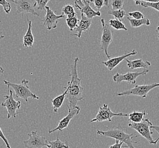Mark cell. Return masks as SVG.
<instances>
[{
    "label": "cell",
    "instance_id": "obj_28",
    "mask_svg": "<svg viewBox=\"0 0 159 148\" xmlns=\"http://www.w3.org/2000/svg\"><path fill=\"white\" fill-rule=\"evenodd\" d=\"M89 1L94 4L98 11H100L103 7H109V0H89Z\"/></svg>",
    "mask_w": 159,
    "mask_h": 148
},
{
    "label": "cell",
    "instance_id": "obj_32",
    "mask_svg": "<svg viewBox=\"0 0 159 148\" xmlns=\"http://www.w3.org/2000/svg\"><path fill=\"white\" fill-rule=\"evenodd\" d=\"M128 14L131 17L134 18V19H142V18L145 17L143 14L140 12H139V11H135V12H129L128 13Z\"/></svg>",
    "mask_w": 159,
    "mask_h": 148
},
{
    "label": "cell",
    "instance_id": "obj_23",
    "mask_svg": "<svg viewBox=\"0 0 159 148\" xmlns=\"http://www.w3.org/2000/svg\"><path fill=\"white\" fill-rule=\"evenodd\" d=\"M62 14L66 18H72L76 16V13L74 9V7L70 4L65 5L62 8Z\"/></svg>",
    "mask_w": 159,
    "mask_h": 148
},
{
    "label": "cell",
    "instance_id": "obj_13",
    "mask_svg": "<svg viewBox=\"0 0 159 148\" xmlns=\"http://www.w3.org/2000/svg\"><path fill=\"white\" fill-rule=\"evenodd\" d=\"M45 9L46 11V14L44 17V19L42 20L43 22V26H47V29L49 31L52 29H56L59 19L64 18L65 17L62 14L60 16L56 15L54 12L48 6L45 7Z\"/></svg>",
    "mask_w": 159,
    "mask_h": 148
},
{
    "label": "cell",
    "instance_id": "obj_38",
    "mask_svg": "<svg viewBox=\"0 0 159 148\" xmlns=\"http://www.w3.org/2000/svg\"><path fill=\"white\" fill-rule=\"evenodd\" d=\"M156 32H158V33H159V26H157V29H156ZM158 38H159V37H158Z\"/></svg>",
    "mask_w": 159,
    "mask_h": 148
},
{
    "label": "cell",
    "instance_id": "obj_15",
    "mask_svg": "<svg viewBox=\"0 0 159 148\" xmlns=\"http://www.w3.org/2000/svg\"><path fill=\"white\" fill-rule=\"evenodd\" d=\"M92 24V19L87 18L83 13L81 12V19L79 22V24L75 29L76 33L71 34L73 36H76L80 38L83 32H88L89 31L91 25Z\"/></svg>",
    "mask_w": 159,
    "mask_h": 148
},
{
    "label": "cell",
    "instance_id": "obj_22",
    "mask_svg": "<svg viewBox=\"0 0 159 148\" xmlns=\"http://www.w3.org/2000/svg\"><path fill=\"white\" fill-rule=\"evenodd\" d=\"M47 147L48 148H70L68 142L62 141L59 138V135H58L56 140L52 141H48Z\"/></svg>",
    "mask_w": 159,
    "mask_h": 148
},
{
    "label": "cell",
    "instance_id": "obj_36",
    "mask_svg": "<svg viewBox=\"0 0 159 148\" xmlns=\"http://www.w3.org/2000/svg\"><path fill=\"white\" fill-rule=\"evenodd\" d=\"M151 129L155 131L159 135V126H153V125H152L151 126Z\"/></svg>",
    "mask_w": 159,
    "mask_h": 148
},
{
    "label": "cell",
    "instance_id": "obj_10",
    "mask_svg": "<svg viewBox=\"0 0 159 148\" xmlns=\"http://www.w3.org/2000/svg\"><path fill=\"white\" fill-rule=\"evenodd\" d=\"M16 7V14L30 13L39 17L40 14L35 10L36 3L35 0H11Z\"/></svg>",
    "mask_w": 159,
    "mask_h": 148
},
{
    "label": "cell",
    "instance_id": "obj_9",
    "mask_svg": "<svg viewBox=\"0 0 159 148\" xmlns=\"http://www.w3.org/2000/svg\"><path fill=\"white\" fill-rule=\"evenodd\" d=\"M148 72V70H144L138 72H128L124 74L116 73L113 75V80L117 84L121 83L122 81H126L128 83L135 84L138 77L140 76L146 75Z\"/></svg>",
    "mask_w": 159,
    "mask_h": 148
},
{
    "label": "cell",
    "instance_id": "obj_14",
    "mask_svg": "<svg viewBox=\"0 0 159 148\" xmlns=\"http://www.w3.org/2000/svg\"><path fill=\"white\" fill-rule=\"evenodd\" d=\"M137 53L138 52L137 50H133L132 52L129 53H126L123 55H121L115 58H111L109 59L107 61L102 62V64L105 65V66L108 68L109 71H111L120 65L122 62L124 61L126 58H128L131 56L137 55Z\"/></svg>",
    "mask_w": 159,
    "mask_h": 148
},
{
    "label": "cell",
    "instance_id": "obj_19",
    "mask_svg": "<svg viewBox=\"0 0 159 148\" xmlns=\"http://www.w3.org/2000/svg\"><path fill=\"white\" fill-rule=\"evenodd\" d=\"M64 88L66 89V91L64 92V93L59 96L56 97L53 99L51 100V103L52 104L54 113L57 112L58 110H59L62 106L65 99H66V95L68 89L66 87H64Z\"/></svg>",
    "mask_w": 159,
    "mask_h": 148
},
{
    "label": "cell",
    "instance_id": "obj_30",
    "mask_svg": "<svg viewBox=\"0 0 159 148\" xmlns=\"http://www.w3.org/2000/svg\"><path fill=\"white\" fill-rule=\"evenodd\" d=\"M35 1L36 3L37 9L40 11H43V10H45V7L47 6V3L51 0H35Z\"/></svg>",
    "mask_w": 159,
    "mask_h": 148
},
{
    "label": "cell",
    "instance_id": "obj_24",
    "mask_svg": "<svg viewBox=\"0 0 159 148\" xmlns=\"http://www.w3.org/2000/svg\"><path fill=\"white\" fill-rule=\"evenodd\" d=\"M109 25L117 30H123L125 31H127V27L125 26L124 23L116 18L109 19Z\"/></svg>",
    "mask_w": 159,
    "mask_h": 148
},
{
    "label": "cell",
    "instance_id": "obj_26",
    "mask_svg": "<svg viewBox=\"0 0 159 148\" xmlns=\"http://www.w3.org/2000/svg\"><path fill=\"white\" fill-rule=\"evenodd\" d=\"M66 22L68 27L70 29V32H73L76 29L80 22V20L76 16L72 18H66Z\"/></svg>",
    "mask_w": 159,
    "mask_h": 148
},
{
    "label": "cell",
    "instance_id": "obj_34",
    "mask_svg": "<svg viewBox=\"0 0 159 148\" xmlns=\"http://www.w3.org/2000/svg\"><path fill=\"white\" fill-rule=\"evenodd\" d=\"M74 7L76 9L81 10L84 7L83 0H74Z\"/></svg>",
    "mask_w": 159,
    "mask_h": 148
},
{
    "label": "cell",
    "instance_id": "obj_25",
    "mask_svg": "<svg viewBox=\"0 0 159 148\" xmlns=\"http://www.w3.org/2000/svg\"><path fill=\"white\" fill-rule=\"evenodd\" d=\"M108 13L110 15L113 16L115 18L118 19L122 22V21L124 20L125 17L126 16V15H127L125 10L123 9L118 10H109Z\"/></svg>",
    "mask_w": 159,
    "mask_h": 148
},
{
    "label": "cell",
    "instance_id": "obj_29",
    "mask_svg": "<svg viewBox=\"0 0 159 148\" xmlns=\"http://www.w3.org/2000/svg\"><path fill=\"white\" fill-rule=\"evenodd\" d=\"M125 0H112L111 6L112 10L122 9L124 6Z\"/></svg>",
    "mask_w": 159,
    "mask_h": 148
},
{
    "label": "cell",
    "instance_id": "obj_39",
    "mask_svg": "<svg viewBox=\"0 0 159 148\" xmlns=\"http://www.w3.org/2000/svg\"><path fill=\"white\" fill-rule=\"evenodd\" d=\"M0 22H1V21H0ZM5 36H2V35H1V34H0V39H1L4 38H5Z\"/></svg>",
    "mask_w": 159,
    "mask_h": 148
},
{
    "label": "cell",
    "instance_id": "obj_5",
    "mask_svg": "<svg viewBox=\"0 0 159 148\" xmlns=\"http://www.w3.org/2000/svg\"><path fill=\"white\" fill-rule=\"evenodd\" d=\"M159 87V83H153L148 84H142V85H136L133 88L128 90L122 91L120 93L116 94L117 96H137L140 97L142 100L146 98L148 93L150 91L156 87Z\"/></svg>",
    "mask_w": 159,
    "mask_h": 148
},
{
    "label": "cell",
    "instance_id": "obj_41",
    "mask_svg": "<svg viewBox=\"0 0 159 148\" xmlns=\"http://www.w3.org/2000/svg\"><path fill=\"white\" fill-rule=\"evenodd\" d=\"M135 2H138V1H142V0H133Z\"/></svg>",
    "mask_w": 159,
    "mask_h": 148
},
{
    "label": "cell",
    "instance_id": "obj_16",
    "mask_svg": "<svg viewBox=\"0 0 159 148\" xmlns=\"http://www.w3.org/2000/svg\"><path fill=\"white\" fill-rule=\"evenodd\" d=\"M127 62L128 67L131 70H135L138 68H144L148 70V68L151 66V63L149 61H144L142 59H138L133 61H130L126 58L125 59Z\"/></svg>",
    "mask_w": 159,
    "mask_h": 148
},
{
    "label": "cell",
    "instance_id": "obj_8",
    "mask_svg": "<svg viewBox=\"0 0 159 148\" xmlns=\"http://www.w3.org/2000/svg\"><path fill=\"white\" fill-rule=\"evenodd\" d=\"M101 23L102 27V32L100 41V47L102 51L104 52L107 57L109 59L111 57L109 55L108 50L109 46L113 42V32L110 26L105 23V20L104 18L101 19Z\"/></svg>",
    "mask_w": 159,
    "mask_h": 148
},
{
    "label": "cell",
    "instance_id": "obj_1",
    "mask_svg": "<svg viewBox=\"0 0 159 148\" xmlns=\"http://www.w3.org/2000/svg\"><path fill=\"white\" fill-rule=\"evenodd\" d=\"M79 61V58L76 57L74 59L73 65L71 66L70 76L71 81L67 82L68 89L66 99L69 101L68 106L70 108H74L77 106V103L84 99L83 96V87L81 86V79L78 76L77 65Z\"/></svg>",
    "mask_w": 159,
    "mask_h": 148
},
{
    "label": "cell",
    "instance_id": "obj_31",
    "mask_svg": "<svg viewBox=\"0 0 159 148\" xmlns=\"http://www.w3.org/2000/svg\"><path fill=\"white\" fill-rule=\"evenodd\" d=\"M0 5L3 7L5 13L9 14L11 9V7L9 2H8L7 0H0Z\"/></svg>",
    "mask_w": 159,
    "mask_h": 148
},
{
    "label": "cell",
    "instance_id": "obj_12",
    "mask_svg": "<svg viewBox=\"0 0 159 148\" xmlns=\"http://www.w3.org/2000/svg\"><path fill=\"white\" fill-rule=\"evenodd\" d=\"M66 106L69 110L68 114L62 119L61 120L58 122V125L56 128H55L53 129L48 130V133L49 134H51V133L56 132V131H58L60 133V132H62L64 129L67 128L70 124V121H71V120L73 119L75 116H76L80 113V106H77L74 108H70V107L68 106L67 104L66 105Z\"/></svg>",
    "mask_w": 159,
    "mask_h": 148
},
{
    "label": "cell",
    "instance_id": "obj_7",
    "mask_svg": "<svg viewBox=\"0 0 159 148\" xmlns=\"http://www.w3.org/2000/svg\"><path fill=\"white\" fill-rule=\"evenodd\" d=\"M115 116L118 117H128L127 114H124L122 112L115 113L111 111V108L108 105L104 104L103 106L100 107L99 111L94 119L91 120L90 122H102L105 121H108L111 122L112 118Z\"/></svg>",
    "mask_w": 159,
    "mask_h": 148
},
{
    "label": "cell",
    "instance_id": "obj_3",
    "mask_svg": "<svg viewBox=\"0 0 159 148\" xmlns=\"http://www.w3.org/2000/svg\"><path fill=\"white\" fill-rule=\"evenodd\" d=\"M4 84L7 86L8 90L11 87L15 92V96L16 98H21L25 101L26 103L29 102V98H32L36 100L40 99L36 94L33 93L30 89L28 84L29 81L26 79H23L21 83L19 84L13 83L9 81L4 80Z\"/></svg>",
    "mask_w": 159,
    "mask_h": 148
},
{
    "label": "cell",
    "instance_id": "obj_2",
    "mask_svg": "<svg viewBox=\"0 0 159 148\" xmlns=\"http://www.w3.org/2000/svg\"><path fill=\"white\" fill-rule=\"evenodd\" d=\"M107 130L104 131L102 130H97V135L107 137L114 139L116 140L125 143L127 148H135L134 144H137V142L133 140V133H128L125 129L121 126H113L111 127L107 126Z\"/></svg>",
    "mask_w": 159,
    "mask_h": 148
},
{
    "label": "cell",
    "instance_id": "obj_27",
    "mask_svg": "<svg viewBox=\"0 0 159 148\" xmlns=\"http://www.w3.org/2000/svg\"><path fill=\"white\" fill-rule=\"evenodd\" d=\"M136 5H141L144 7H152L154 9L156 10L157 11L159 12V2H146L143 1H138L137 2H135Z\"/></svg>",
    "mask_w": 159,
    "mask_h": 148
},
{
    "label": "cell",
    "instance_id": "obj_18",
    "mask_svg": "<svg viewBox=\"0 0 159 148\" xmlns=\"http://www.w3.org/2000/svg\"><path fill=\"white\" fill-rule=\"evenodd\" d=\"M84 7L81 10V12L83 13L85 16L89 19H92L95 17H100L102 13L100 11H95L90 7L89 0H83Z\"/></svg>",
    "mask_w": 159,
    "mask_h": 148
},
{
    "label": "cell",
    "instance_id": "obj_17",
    "mask_svg": "<svg viewBox=\"0 0 159 148\" xmlns=\"http://www.w3.org/2000/svg\"><path fill=\"white\" fill-rule=\"evenodd\" d=\"M27 21L29 22V27L27 30V32L23 38V45L25 47H32L35 41L34 37L32 34V22L29 18V17L27 16Z\"/></svg>",
    "mask_w": 159,
    "mask_h": 148
},
{
    "label": "cell",
    "instance_id": "obj_33",
    "mask_svg": "<svg viewBox=\"0 0 159 148\" xmlns=\"http://www.w3.org/2000/svg\"><path fill=\"white\" fill-rule=\"evenodd\" d=\"M0 138L2 139V140H3V141L5 142V145L7 146V148H11V146H10V145L9 142L8 140H7V137H5V136L4 135V134H3V132H2V129H1V126H0Z\"/></svg>",
    "mask_w": 159,
    "mask_h": 148
},
{
    "label": "cell",
    "instance_id": "obj_40",
    "mask_svg": "<svg viewBox=\"0 0 159 148\" xmlns=\"http://www.w3.org/2000/svg\"><path fill=\"white\" fill-rule=\"evenodd\" d=\"M4 72V70H0V76L2 74H3V72Z\"/></svg>",
    "mask_w": 159,
    "mask_h": 148
},
{
    "label": "cell",
    "instance_id": "obj_42",
    "mask_svg": "<svg viewBox=\"0 0 159 148\" xmlns=\"http://www.w3.org/2000/svg\"><path fill=\"white\" fill-rule=\"evenodd\" d=\"M0 70H3V68L0 66Z\"/></svg>",
    "mask_w": 159,
    "mask_h": 148
},
{
    "label": "cell",
    "instance_id": "obj_20",
    "mask_svg": "<svg viewBox=\"0 0 159 148\" xmlns=\"http://www.w3.org/2000/svg\"><path fill=\"white\" fill-rule=\"evenodd\" d=\"M148 114L147 110H144L142 112H138V111H133L130 113L128 115L129 120L130 122H135V123H139L142 122L143 120L144 119V117Z\"/></svg>",
    "mask_w": 159,
    "mask_h": 148
},
{
    "label": "cell",
    "instance_id": "obj_11",
    "mask_svg": "<svg viewBox=\"0 0 159 148\" xmlns=\"http://www.w3.org/2000/svg\"><path fill=\"white\" fill-rule=\"evenodd\" d=\"M28 136L29 139L23 142L25 148H43L47 146L48 140L44 136L38 135L36 131H32Z\"/></svg>",
    "mask_w": 159,
    "mask_h": 148
},
{
    "label": "cell",
    "instance_id": "obj_6",
    "mask_svg": "<svg viewBox=\"0 0 159 148\" xmlns=\"http://www.w3.org/2000/svg\"><path fill=\"white\" fill-rule=\"evenodd\" d=\"M9 91V95H5V101L1 103V106L7 108V119L16 118V115H18L20 112H17V111L19 110L21 106V102L20 101L15 100L13 96V91Z\"/></svg>",
    "mask_w": 159,
    "mask_h": 148
},
{
    "label": "cell",
    "instance_id": "obj_35",
    "mask_svg": "<svg viewBox=\"0 0 159 148\" xmlns=\"http://www.w3.org/2000/svg\"><path fill=\"white\" fill-rule=\"evenodd\" d=\"M123 142L119 141L118 140H116L115 144L110 146L108 148H123Z\"/></svg>",
    "mask_w": 159,
    "mask_h": 148
},
{
    "label": "cell",
    "instance_id": "obj_21",
    "mask_svg": "<svg viewBox=\"0 0 159 148\" xmlns=\"http://www.w3.org/2000/svg\"><path fill=\"white\" fill-rule=\"evenodd\" d=\"M127 18L130 22V26L134 28L140 27L144 25H147V26H149L151 24L150 19L147 18L146 17H144L142 19H133V18H130L129 17H127Z\"/></svg>",
    "mask_w": 159,
    "mask_h": 148
},
{
    "label": "cell",
    "instance_id": "obj_4",
    "mask_svg": "<svg viewBox=\"0 0 159 148\" xmlns=\"http://www.w3.org/2000/svg\"><path fill=\"white\" fill-rule=\"evenodd\" d=\"M152 125V123L149 119H146L139 123L130 122L128 124V126L136 131L139 135L146 139L150 144L156 145L159 142V137L156 139H153V132L151 130Z\"/></svg>",
    "mask_w": 159,
    "mask_h": 148
},
{
    "label": "cell",
    "instance_id": "obj_37",
    "mask_svg": "<svg viewBox=\"0 0 159 148\" xmlns=\"http://www.w3.org/2000/svg\"><path fill=\"white\" fill-rule=\"evenodd\" d=\"M143 1L149 2H159V0H142Z\"/></svg>",
    "mask_w": 159,
    "mask_h": 148
}]
</instances>
